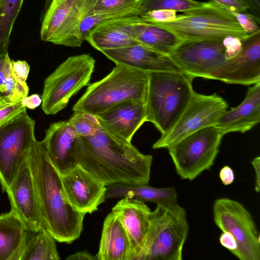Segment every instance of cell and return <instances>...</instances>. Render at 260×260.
Here are the masks:
<instances>
[{"mask_svg":"<svg viewBox=\"0 0 260 260\" xmlns=\"http://www.w3.org/2000/svg\"><path fill=\"white\" fill-rule=\"evenodd\" d=\"M78 165L105 186L117 184H148L152 156L140 152L131 142L120 139L101 126L77 142Z\"/></svg>","mask_w":260,"mask_h":260,"instance_id":"cell-1","label":"cell"},{"mask_svg":"<svg viewBox=\"0 0 260 260\" xmlns=\"http://www.w3.org/2000/svg\"><path fill=\"white\" fill-rule=\"evenodd\" d=\"M27 159L44 228L55 241L71 243L80 237L85 215L74 209L66 200L61 174L50 158L43 141H35Z\"/></svg>","mask_w":260,"mask_h":260,"instance_id":"cell-2","label":"cell"},{"mask_svg":"<svg viewBox=\"0 0 260 260\" xmlns=\"http://www.w3.org/2000/svg\"><path fill=\"white\" fill-rule=\"evenodd\" d=\"M192 80L181 72L148 73L146 121L161 135L172 128L187 105L194 91Z\"/></svg>","mask_w":260,"mask_h":260,"instance_id":"cell-3","label":"cell"},{"mask_svg":"<svg viewBox=\"0 0 260 260\" xmlns=\"http://www.w3.org/2000/svg\"><path fill=\"white\" fill-rule=\"evenodd\" d=\"M146 22L169 31L181 41H222L229 36L238 37L243 41L252 36L244 30L228 10L210 1L203 6L177 15L171 21Z\"/></svg>","mask_w":260,"mask_h":260,"instance_id":"cell-4","label":"cell"},{"mask_svg":"<svg viewBox=\"0 0 260 260\" xmlns=\"http://www.w3.org/2000/svg\"><path fill=\"white\" fill-rule=\"evenodd\" d=\"M148 73L116 64L102 79L89 84L73 107L95 115L128 100L145 101Z\"/></svg>","mask_w":260,"mask_h":260,"instance_id":"cell-5","label":"cell"},{"mask_svg":"<svg viewBox=\"0 0 260 260\" xmlns=\"http://www.w3.org/2000/svg\"><path fill=\"white\" fill-rule=\"evenodd\" d=\"M186 212L178 204L156 205L143 249L137 260H182L189 232Z\"/></svg>","mask_w":260,"mask_h":260,"instance_id":"cell-6","label":"cell"},{"mask_svg":"<svg viewBox=\"0 0 260 260\" xmlns=\"http://www.w3.org/2000/svg\"><path fill=\"white\" fill-rule=\"evenodd\" d=\"M95 60L89 54L69 57L44 81L42 108L47 115H55L65 108L82 88L88 86Z\"/></svg>","mask_w":260,"mask_h":260,"instance_id":"cell-7","label":"cell"},{"mask_svg":"<svg viewBox=\"0 0 260 260\" xmlns=\"http://www.w3.org/2000/svg\"><path fill=\"white\" fill-rule=\"evenodd\" d=\"M224 135L214 126L200 129L168 149L177 174L192 181L213 166Z\"/></svg>","mask_w":260,"mask_h":260,"instance_id":"cell-8","label":"cell"},{"mask_svg":"<svg viewBox=\"0 0 260 260\" xmlns=\"http://www.w3.org/2000/svg\"><path fill=\"white\" fill-rule=\"evenodd\" d=\"M35 121L22 110L0 125V184L8 190L36 140Z\"/></svg>","mask_w":260,"mask_h":260,"instance_id":"cell-9","label":"cell"},{"mask_svg":"<svg viewBox=\"0 0 260 260\" xmlns=\"http://www.w3.org/2000/svg\"><path fill=\"white\" fill-rule=\"evenodd\" d=\"M98 0H51L43 18L42 41L55 45L79 47L83 20L92 12Z\"/></svg>","mask_w":260,"mask_h":260,"instance_id":"cell-10","label":"cell"},{"mask_svg":"<svg viewBox=\"0 0 260 260\" xmlns=\"http://www.w3.org/2000/svg\"><path fill=\"white\" fill-rule=\"evenodd\" d=\"M213 219L222 232L234 237L237 249L232 253L240 260H260V235L251 213L239 202L229 198L215 200Z\"/></svg>","mask_w":260,"mask_h":260,"instance_id":"cell-11","label":"cell"},{"mask_svg":"<svg viewBox=\"0 0 260 260\" xmlns=\"http://www.w3.org/2000/svg\"><path fill=\"white\" fill-rule=\"evenodd\" d=\"M228 106L226 101L216 93L205 95L194 91L174 126L168 132L161 135L153 144L152 148H167L191 133L215 125Z\"/></svg>","mask_w":260,"mask_h":260,"instance_id":"cell-12","label":"cell"},{"mask_svg":"<svg viewBox=\"0 0 260 260\" xmlns=\"http://www.w3.org/2000/svg\"><path fill=\"white\" fill-rule=\"evenodd\" d=\"M180 71L192 80L213 79L227 60L222 41H182L168 55Z\"/></svg>","mask_w":260,"mask_h":260,"instance_id":"cell-13","label":"cell"},{"mask_svg":"<svg viewBox=\"0 0 260 260\" xmlns=\"http://www.w3.org/2000/svg\"><path fill=\"white\" fill-rule=\"evenodd\" d=\"M61 179L66 199L77 212L91 214L105 202L107 186L80 166L61 174Z\"/></svg>","mask_w":260,"mask_h":260,"instance_id":"cell-14","label":"cell"},{"mask_svg":"<svg viewBox=\"0 0 260 260\" xmlns=\"http://www.w3.org/2000/svg\"><path fill=\"white\" fill-rule=\"evenodd\" d=\"M6 193L11 210L19 217L28 231L37 233L44 228L27 158Z\"/></svg>","mask_w":260,"mask_h":260,"instance_id":"cell-15","label":"cell"},{"mask_svg":"<svg viewBox=\"0 0 260 260\" xmlns=\"http://www.w3.org/2000/svg\"><path fill=\"white\" fill-rule=\"evenodd\" d=\"M242 44L239 54L225 62L214 80L244 85L260 82V33L253 35Z\"/></svg>","mask_w":260,"mask_h":260,"instance_id":"cell-16","label":"cell"},{"mask_svg":"<svg viewBox=\"0 0 260 260\" xmlns=\"http://www.w3.org/2000/svg\"><path fill=\"white\" fill-rule=\"evenodd\" d=\"M118 217L129 239L132 260L142 252L150 226L152 211L140 200L123 197L112 209Z\"/></svg>","mask_w":260,"mask_h":260,"instance_id":"cell-17","label":"cell"},{"mask_svg":"<svg viewBox=\"0 0 260 260\" xmlns=\"http://www.w3.org/2000/svg\"><path fill=\"white\" fill-rule=\"evenodd\" d=\"M101 52L116 64L147 73L180 72L168 55L138 43Z\"/></svg>","mask_w":260,"mask_h":260,"instance_id":"cell-18","label":"cell"},{"mask_svg":"<svg viewBox=\"0 0 260 260\" xmlns=\"http://www.w3.org/2000/svg\"><path fill=\"white\" fill-rule=\"evenodd\" d=\"M144 101L128 100L97 115L101 126L110 134L131 142L146 121Z\"/></svg>","mask_w":260,"mask_h":260,"instance_id":"cell-19","label":"cell"},{"mask_svg":"<svg viewBox=\"0 0 260 260\" xmlns=\"http://www.w3.org/2000/svg\"><path fill=\"white\" fill-rule=\"evenodd\" d=\"M79 136L68 121L51 123L43 140L56 168L62 174L78 166L77 159Z\"/></svg>","mask_w":260,"mask_h":260,"instance_id":"cell-20","label":"cell"},{"mask_svg":"<svg viewBox=\"0 0 260 260\" xmlns=\"http://www.w3.org/2000/svg\"><path fill=\"white\" fill-rule=\"evenodd\" d=\"M117 20L136 43L167 55L182 42L173 33L146 22L139 16L120 17Z\"/></svg>","mask_w":260,"mask_h":260,"instance_id":"cell-21","label":"cell"},{"mask_svg":"<svg viewBox=\"0 0 260 260\" xmlns=\"http://www.w3.org/2000/svg\"><path fill=\"white\" fill-rule=\"evenodd\" d=\"M260 122V82L249 87L243 102L224 112L215 126L223 135L231 132L244 133Z\"/></svg>","mask_w":260,"mask_h":260,"instance_id":"cell-22","label":"cell"},{"mask_svg":"<svg viewBox=\"0 0 260 260\" xmlns=\"http://www.w3.org/2000/svg\"><path fill=\"white\" fill-rule=\"evenodd\" d=\"M95 257L98 260H132L127 235L118 217L112 211L104 221Z\"/></svg>","mask_w":260,"mask_h":260,"instance_id":"cell-23","label":"cell"},{"mask_svg":"<svg viewBox=\"0 0 260 260\" xmlns=\"http://www.w3.org/2000/svg\"><path fill=\"white\" fill-rule=\"evenodd\" d=\"M134 198L156 205L172 206L178 203V194L174 186L157 188L146 185L117 184L107 186L105 200L109 199Z\"/></svg>","mask_w":260,"mask_h":260,"instance_id":"cell-24","label":"cell"},{"mask_svg":"<svg viewBox=\"0 0 260 260\" xmlns=\"http://www.w3.org/2000/svg\"><path fill=\"white\" fill-rule=\"evenodd\" d=\"M28 233L12 211L0 214V260H20Z\"/></svg>","mask_w":260,"mask_h":260,"instance_id":"cell-25","label":"cell"},{"mask_svg":"<svg viewBox=\"0 0 260 260\" xmlns=\"http://www.w3.org/2000/svg\"><path fill=\"white\" fill-rule=\"evenodd\" d=\"M117 18L103 22L93 27L85 36L84 41L101 52L137 44L122 29Z\"/></svg>","mask_w":260,"mask_h":260,"instance_id":"cell-26","label":"cell"},{"mask_svg":"<svg viewBox=\"0 0 260 260\" xmlns=\"http://www.w3.org/2000/svg\"><path fill=\"white\" fill-rule=\"evenodd\" d=\"M55 240L45 229L37 233L29 231L20 260H58Z\"/></svg>","mask_w":260,"mask_h":260,"instance_id":"cell-27","label":"cell"},{"mask_svg":"<svg viewBox=\"0 0 260 260\" xmlns=\"http://www.w3.org/2000/svg\"><path fill=\"white\" fill-rule=\"evenodd\" d=\"M24 0H0V58L8 54L10 35Z\"/></svg>","mask_w":260,"mask_h":260,"instance_id":"cell-28","label":"cell"},{"mask_svg":"<svg viewBox=\"0 0 260 260\" xmlns=\"http://www.w3.org/2000/svg\"><path fill=\"white\" fill-rule=\"evenodd\" d=\"M206 2L196 0H144L139 10V16L147 12L158 9L184 12L203 6Z\"/></svg>","mask_w":260,"mask_h":260,"instance_id":"cell-29","label":"cell"},{"mask_svg":"<svg viewBox=\"0 0 260 260\" xmlns=\"http://www.w3.org/2000/svg\"><path fill=\"white\" fill-rule=\"evenodd\" d=\"M68 121L79 137L92 136L101 126L96 115L82 111H74Z\"/></svg>","mask_w":260,"mask_h":260,"instance_id":"cell-30","label":"cell"},{"mask_svg":"<svg viewBox=\"0 0 260 260\" xmlns=\"http://www.w3.org/2000/svg\"><path fill=\"white\" fill-rule=\"evenodd\" d=\"M144 1L98 0L90 14L118 12H135L139 14Z\"/></svg>","mask_w":260,"mask_h":260,"instance_id":"cell-31","label":"cell"},{"mask_svg":"<svg viewBox=\"0 0 260 260\" xmlns=\"http://www.w3.org/2000/svg\"><path fill=\"white\" fill-rule=\"evenodd\" d=\"M226 9L234 16L242 28L248 35L251 36L260 32L258 17L249 13Z\"/></svg>","mask_w":260,"mask_h":260,"instance_id":"cell-32","label":"cell"},{"mask_svg":"<svg viewBox=\"0 0 260 260\" xmlns=\"http://www.w3.org/2000/svg\"><path fill=\"white\" fill-rule=\"evenodd\" d=\"M176 14L177 12L174 10L158 9L147 12L139 16L147 22H165L175 19Z\"/></svg>","mask_w":260,"mask_h":260,"instance_id":"cell-33","label":"cell"},{"mask_svg":"<svg viewBox=\"0 0 260 260\" xmlns=\"http://www.w3.org/2000/svg\"><path fill=\"white\" fill-rule=\"evenodd\" d=\"M222 43L225 47V56L227 60L237 56L242 49V40L238 37H226L223 39Z\"/></svg>","mask_w":260,"mask_h":260,"instance_id":"cell-34","label":"cell"},{"mask_svg":"<svg viewBox=\"0 0 260 260\" xmlns=\"http://www.w3.org/2000/svg\"><path fill=\"white\" fill-rule=\"evenodd\" d=\"M224 8L241 12L251 11L249 4L244 0H209Z\"/></svg>","mask_w":260,"mask_h":260,"instance_id":"cell-35","label":"cell"},{"mask_svg":"<svg viewBox=\"0 0 260 260\" xmlns=\"http://www.w3.org/2000/svg\"><path fill=\"white\" fill-rule=\"evenodd\" d=\"M26 108L21 101L10 104L0 109V125L6 122Z\"/></svg>","mask_w":260,"mask_h":260,"instance_id":"cell-36","label":"cell"},{"mask_svg":"<svg viewBox=\"0 0 260 260\" xmlns=\"http://www.w3.org/2000/svg\"><path fill=\"white\" fill-rule=\"evenodd\" d=\"M13 73L16 78L22 82H26L29 72V66L25 61L11 60Z\"/></svg>","mask_w":260,"mask_h":260,"instance_id":"cell-37","label":"cell"},{"mask_svg":"<svg viewBox=\"0 0 260 260\" xmlns=\"http://www.w3.org/2000/svg\"><path fill=\"white\" fill-rule=\"evenodd\" d=\"M11 60L8 54L0 58V92L3 95L5 82L12 71Z\"/></svg>","mask_w":260,"mask_h":260,"instance_id":"cell-38","label":"cell"},{"mask_svg":"<svg viewBox=\"0 0 260 260\" xmlns=\"http://www.w3.org/2000/svg\"><path fill=\"white\" fill-rule=\"evenodd\" d=\"M221 245L232 253L237 248V242L234 237L228 232H222L219 237Z\"/></svg>","mask_w":260,"mask_h":260,"instance_id":"cell-39","label":"cell"},{"mask_svg":"<svg viewBox=\"0 0 260 260\" xmlns=\"http://www.w3.org/2000/svg\"><path fill=\"white\" fill-rule=\"evenodd\" d=\"M21 103L24 107L30 109H34L42 104V99L39 94H34L23 98Z\"/></svg>","mask_w":260,"mask_h":260,"instance_id":"cell-40","label":"cell"},{"mask_svg":"<svg viewBox=\"0 0 260 260\" xmlns=\"http://www.w3.org/2000/svg\"><path fill=\"white\" fill-rule=\"evenodd\" d=\"M219 177L224 185L231 184L235 179L233 170L230 167L225 166L220 171Z\"/></svg>","mask_w":260,"mask_h":260,"instance_id":"cell-41","label":"cell"},{"mask_svg":"<svg viewBox=\"0 0 260 260\" xmlns=\"http://www.w3.org/2000/svg\"><path fill=\"white\" fill-rule=\"evenodd\" d=\"M251 164L253 167L255 175V191L258 192L260 190V157L256 156L254 158Z\"/></svg>","mask_w":260,"mask_h":260,"instance_id":"cell-42","label":"cell"},{"mask_svg":"<svg viewBox=\"0 0 260 260\" xmlns=\"http://www.w3.org/2000/svg\"><path fill=\"white\" fill-rule=\"evenodd\" d=\"M67 260H94L96 257L86 251H80L69 255Z\"/></svg>","mask_w":260,"mask_h":260,"instance_id":"cell-43","label":"cell"},{"mask_svg":"<svg viewBox=\"0 0 260 260\" xmlns=\"http://www.w3.org/2000/svg\"><path fill=\"white\" fill-rule=\"evenodd\" d=\"M250 6L251 11L255 14L259 15L260 11V0H244Z\"/></svg>","mask_w":260,"mask_h":260,"instance_id":"cell-44","label":"cell"},{"mask_svg":"<svg viewBox=\"0 0 260 260\" xmlns=\"http://www.w3.org/2000/svg\"><path fill=\"white\" fill-rule=\"evenodd\" d=\"M5 97V95L0 96V101L2 100Z\"/></svg>","mask_w":260,"mask_h":260,"instance_id":"cell-45","label":"cell"},{"mask_svg":"<svg viewBox=\"0 0 260 260\" xmlns=\"http://www.w3.org/2000/svg\"><path fill=\"white\" fill-rule=\"evenodd\" d=\"M4 95L2 93L0 92V96H3Z\"/></svg>","mask_w":260,"mask_h":260,"instance_id":"cell-46","label":"cell"}]
</instances>
